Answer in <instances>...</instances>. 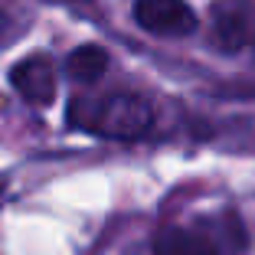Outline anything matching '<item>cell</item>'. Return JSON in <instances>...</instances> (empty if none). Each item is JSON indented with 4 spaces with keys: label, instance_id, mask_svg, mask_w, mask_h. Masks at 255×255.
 Returning <instances> with one entry per match:
<instances>
[{
    "label": "cell",
    "instance_id": "1",
    "mask_svg": "<svg viewBox=\"0 0 255 255\" xmlns=\"http://www.w3.org/2000/svg\"><path fill=\"white\" fill-rule=\"evenodd\" d=\"M69 121L82 131H92V134L131 141L150 128L154 112L134 92H115L105 98H75L69 105Z\"/></svg>",
    "mask_w": 255,
    "mask_h": 255
},
{
    "label": "cell",
    "instance_id": "2",
    "mask_svg": "<svg viewBox=\"0 0 255 255\" xmlns=\"http://www.w3.org/2000/svg\"><path fill=\"white\" fill-rule=\"evenodd\" d=\"M210 33L223 53H239L255 43V0H213Z\"/></svg>",
    "mask_w": 255,
    "mask_h": 255
},
{
    "label": "cell",
    "instance_id": "3",
    "mask_svg": "<svg viewBox=\"0 0 255 255\" xmlns=\"http://www.w3.org/2000/svg\"><path fill=\"white\" fill-rule=\"evenodd\" d=\"M134 20L154 36H190L196 13L187 0H134Z\"/></svg>",
    "mask_w": 255,
    "mask_h": 255
},
{
    "label": "cell",
    "instance_id": "4",
    "mask_svg": "<svg viewBox=\"0 0 255 255\" xmlns=\"http://www.w3.org/2000/svg\"><path fill=\"white\" fill-rule=\"evenodd\" d=\"M206 226H167L154 236V255H226Z\"/></svg>",
    "mask_w": 255,
    "mask_h": 255
},
{
    "label": "cell",
    "instance_id": "5",
    "mask_svg": "<svg viewBox=\"0 0 255 255\" xmlns=\"http://www.w3.org/2000/svg\"><path fill=\"white\" fill-rule=\"evenodd\" d=\"M10 82L20 92L26 102L33 105H49L56 98V69L46 56H30V59H20L10 72Z\"/></svg>",
    "mask_w": 255,
    "mask_h": 255
},
{
    "label": "cell",
    "instance_id": "6",
    "mask_svg": "<svg viewBox=\"0 0 255 255\" xmlns=\"http://www.w3.org/2000/svg\"><path fill=\"white\" fill-rule=\"evenodd\" d=\"M108 69V53L102 46H79L72 56L66 59V72L72 75L75 82H98Z\"/></svg>",
    "mask_w": 255,
    "mask_h": 255
},
{
    "label": "cell",
    "instance_id": "7",
    "mask_svg": "<svg viewBox=\"0 0 255 255\" xmlns=\"http://www.w3.org/2000/svg\"><path fill=\"white\" fill-rule=\"evenodd\" d=\"M0 193H3V180H0Z\"/></svg>",
    "mask_w": 255,
    "mask_h": 255
}]
</instances>
